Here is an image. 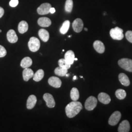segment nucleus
I'll return each instance as SVG.
<instances>
[{
  "instance_id": "nucleus-1",
  "label": "nucleus",
  "mask_w": 132,
  "mask_h": 132,
  "mask_svg": "<svg viewBox=\"0 0 132 132\" xmlns=\"http://www.w3.org/2000/svg\"><path fill=\"white\" fill-rule=\"evenodd\" d=\"M82 109V105L81 103L77 101H73L66 107V115L69 118H72L79 113Z\"/></svg>"
},
{
  "instance_id": "nucleus-2",
  "label": "nucleus",
  "mask_w": 132,
  "mask_h": 132,
  "mask_svg": "<svg viewBox=\"0 0 132 132\" xmlns=\"http://www.w3.org/2000/svg\"><path fill=\"white\" fill-rule=\"evenodd\" d=\"M28 48L32 52H36L40 47V42L38 38L32 37L30 38L28 43Z\"/></svg>"
},
{
  "instance_id": "nucleus-3",
  "label": "nucleus",
  "mask_w": 132,
  "mask_h": 132,
  "mask_svg": "<svg viewBox=\"0 0 132 132\" xmlns=\"http://www.w3.org/2000/svg\"><path fill=\"white\" fill-rule=\"evenodd\" d=\"M123 32L122 29L117 27L115 28H112L110 30V34L111 37L113 40H121L124 37Z\"/></svg>"
},
{
  "instance_id": "nucleus-4",
  "label": "nucleus",
  "mask_w": 132,
  "mask_h": 132,
  "mask_svg": "<svg viewBox=\"0 0 132 132\" xmlns=\"http://www.w3.org/2000/svg\"><path fill=\"white\" fill-rule=\"evenodd\" d=\"M118 65L126 71L132 72V60L128 58H122L119 60Z\"/></svg>"
},
{
  "instance_id": "nucleus-5",
  "label": "nucleus",
  "mask_w": 132,
  "mask_h": 132,
  "mask_svg": "<svg viewBox=\"0 0 132 132\" xmlns=\"http://www.w3.org/2000/svg\"><path fill=\"white\" fill-rule=\"evenodd\" d=\"M97 104V99L93 96H90L85 101V109L88 111H92L96 107Z\"/></svg>"
},
{
  "instance_id": "nucleus-6",
  "label": "nucleus",
  "mask_w": 132,
  "mask_h": 132,
  "mask_svg": "<svg viewBox=\"0 0 132 132\" xmlns=\"http://www.w3.org/2000/svg\"><path fill=\"white\" fill-rule=\"evenodd\" d=\"M121 114L119 111H116L112 114L109 119V124L111 126L116 125L120 120Z\"/></svg>"
},
{
  "instance_id": "nucleus-7",
  "label": "nucleus",
  "mask_w": 132,
  "mask_h": 132,
  "mask_svg": "<svg viewBox=\"0 0 132 132\" xmlns=\"http://www.w3.org/2000/svg\"><path fill=\"white\" fill-rule=\"evenodd\" d=\"M43 98L46 102L47 107L50 108H54L55 106V102L52 95L48 93H46L43 95Z\"/></svg>"
},
{
  "instance_id": "nucleus-8",
  "label": "nucleus",
  "mask_w": 132,
  "mask_h": 132,
  "mask_svg": "<svg viewBox=\"0 0 132 132\" xmlns=\"http://www.w3.org/2000/svg\"><path fill=\"white\" fill-rule=\"evenodd\" d=\"M52 5L49 3H44L40 5L37 10V13L39 15H46L48 14Z\"/></svg>"
},
{
  "instance_id": "nucleus-9",
  "label": "nucleus",
  "mask_w": 132,
  "mask_h": 132,
  "mask_svg": "<svg viewBox=\"0 0 132 132\" xmlns=\"http://www.w3.org/2000/svg\"><path fill=\"white\" fill-rule=\"evenodd\" d=\"M72 27L74 31L76 32L79 33L82 30L83 28V22L81 19L80 18H77L73 22L72 24Z\"/></svg>"
},
{
  "instance_id": "nucleus-10",
  "label": "nucleus",
  "mask_w": 132,
  "mask_h": 132,
  "mask_svg": "<svg viewBox=\"0 0 132 132\" xmlns=\"http://www.w3.org/2000/svg\"><path fill=\"white\" fill-rule=\"evenodd\" d=\"M48 83L49 85L55 88H59L61 87L62 85L61 80L56 76L51 77L48 79Z\"/></svg>"
},
{
  "instance_id": "nucleus-11",
  "label": "nucleus",
  "mask_w": 132,
  "mask_h": 132,
  "mask_svg": "<svg viewBox=\"0 0 132 132\" xmlns=\"http://www.w3.org/2000/svg\"><path fill=\"white\" fill-rule=\"evenodd\" d=\"M6 37L8 41L12 44L17 42L18 40V37L15 31L13 29H10L7 32L6 34Z\"/></svg>"
},
{
  "instance_id": "nucleus-12",
  "label": "nucleus",
  "mask_w": 132,
  "mask_h": 132,
  "mask_svg": "<svg viewBox=\"0 0 132 132\" xmlns=\"http://www.w3.org/2000/svg\"><path fill=\"white\" fill-rule=\"evenodd\" d=\"M75 55L73 51H68L67 52H66L65 56L64 59L66 63L70 65H71L73 64V62L75 61Z\"/></svg>"
},
{
  "instance_id": "nucleus-13",
  "label": "nucleus",
  "mask_w": 132,
  "mask_h": 132,
  "mask_svg": "<svg viewBox=\"0 0 132 132\" xmlns=\"http://www.w3.org/2000/svg\"><path fill=\"white\" fill-rule=\"evenodd\" d=\"M94 50L99 53H104L105 50V47L104 44L99 40H96L93 44Z\"/></svg>"
},
{
  "instance_id": "nucleus-14",
  "label": "nucleus",
  "mask_w": 132,
  "mask_h": 132,
  "mask_svg": "<svg viewBox=\"0 0 132 132\" xmlns=\"http://www.w3.org/2000/svg\"><path fill=\"white\" fill-rule=\"evenodd\" d=\"M130 129V125L129 121L127 120L122 121L119 124L118 127V132H128Z\"/></svg>"
},
{
  "instance_id": "nucleus-15",
  "label": "nucleus",
  "mask_w": 132,
  "mask_h": 132,
  "mask_svg": "<svg viewBox=\"0 0 132 132\" xmlns=\"http://www.w3.org/2000/svg\"><path fill=\"white\" fill-rule=\"evenodd\" d=\"M37 102V97L34 95H30L28 97L27 102V108L30 110L33 109Z\"/></svg>"
},
{
  "instance_id": "nucleus-16",
  "label": "nucleus",
  "mask_w": 132,
  "mask_h": 132,
  "mask_svg": "<svg viewBox=\"0 0 132 132\" xmlns=\"http://www.w3.org/2000/svg\"><path fill=\"white\" fill-rule=\"evenodd\" d=\"M38 24L41 27H48L52 24V21L47 17H41L39 18L37 21Z\"/></svg>"
},
{
  "instance_id": "nucleus-17",
  "label": "nucleus",
  "mask_w": 132,
  "mask_h": 132,
  "mask_svg": "<svg viewBox=\"0 0 132 132\" xmlns=\"http://www.w3.org/2000/svg\"><path fill=\"white\" fill-rule=\"evenodd\" d=\"M38 35L40 38L44 42H47L50 38V34L45 29H40L38 31Z\"/></svg>"
},
{
  "instance_id": "nucleus-18",
  "label": "nucleus",
  "mask_w": 132,
  "mask_h": 132,
  "mask_svg": "<svg viewBox=\"0 0 132 132\" xmlns=\"http://www.w3.org/2000/svg\"><path fill=\"white\" fill-rule=\"evenodd\" d=\"M99 101L104 104H108L111 102V98L108 94L105 93H101L98 95Z\"/></svg>"
},
{
  "instance_id": "nucleus-19",
  "label": "nucleus",
  "mask_w": 132,
  "mask_h": 132,
  "mask_svg": "<svg viewBox=\"0 0 132 132\" xmlns=\"http://www.w3.org/2000/svg\"><path fill=\"white\" fill-rule=\"evenodd\" d=\"M34 76L33 71L29 68H25L23 71V77L24 81H28Z\"/></svg>"
},
{
  "instance_id": "nucleus-20",
  "label": "nucleus",
  "mask_w": 132,
  "mask_h": 132,
  "mask_svg": "<svg viewBox=\"0 0 132 132\" xmlns=\"http://www.w3.org/2000/svg\"><path fill=\"white\" fill-rule=\"evenodd\" d=\"M118 78L121 84L123 86L127 87L130 84V80L126 74L124 73H120L118 76Z\"/></svg>"
},
{
  "instance_id": "nucleus-21",
  "label": "nucleus",
  "mask_w": 132,
  "mask_h": 132,
  "mask_svg": "<svg viewBox=\"0 0 132 132\" xmlns=\"http://www.w3.org/2000/svg\"><path fill=\"white\" fill-rule=\"evenodd\" d=\"M18 29L19 33L23 34L26 32L28 30V23L25 21H21L18 24Z\"/></svg>"
},
{
  "instance_id": "nucleus-22",
  "label": "nucleus",
  "mask_w": 132,
  "mask_h": 132,
  "mask_svg": "<svg viewBox=\"0 0 132 132\" xmlns=\"http://www.w3.org/2000/svg\"><path fill=\"white\" fill-rule=\"evenodd\" d=\"M32 60L29 57H26L23 58L21 62V67L23 68H28L32 65Z\"/></svg>"
},
{
  "instance_id": "nucleus-23",
  "label": "nucleus",
  "mask_w": 132,
  "mask_h": 132,
  "mask_svg": "<svg viewBox=\"0 0 132 132\" xmlns=\"http://www.w3.org/2000/svg\"><path fill=\"white\" fill-rule=\"evenodd\" d=\"M44 76V71L42 69H40L37 71L35 74H34L33 76V80L36 82H39L42 79Z\"/></svg>"
},
{
  "instance_id": "nucleus-24",
  "label": "nucleus",
  "mask_w": 132,
  "mask_h": 132,
  "mask_svg": "<svg viewBox=\"0 0 132 132\" xmlns=\"http://www.w3.org/2000/svg\"><path fill=\"white\" fill-rule=\"evenodd\" d=\"M70 96L72 101H77L79 98V93L78 89L76 88H72L71 90Z\"/></svg>"
},
{
  "instance_id": "nucleus-25",
  "label": "nucleus",
  "mask_w": 132,
  "mask_h": 132,
  "mask_svg": "<svg viewBox=\"0 0 132 132\" xmlns=\"http://www.w3.org/2000/svg\"><path fill=\"white\" fill-rule=\"evenodd\" d=\"M70 22L69 20L65 21L62 26L61 28L60 29V32L62 34H65L69 30V29L70 28Z\"/></svg>"
},
{
  "instance_id": "nucleus-26",
  "label": "nucleus",
  "mask_w": 132,
  "mask_h": 132,
  "mask_svg": "<svg viewBox=\"0 0 132 132\" xmlns=\"http://www.w3.org/2000/svg\"><path fill=\"white\" fill-rule=\"evenodd\" d=\"M68 70L59 67L56 68V69L54 70V73L56 76L63 77L66 76V74L68 72Z\"/></svg>"
},
{
  "instance_id": "nucleus-27",
  "label": "nucleus",
  "mask_w": 132,
  "mask_h": 132,
  "mask_svg": "<svg viewBox=\"0 0 132 132\" xmlns=\"http://www.w3.org/2000/svg\"><path fill=\"white\" fill-rule=\"evenodd\" d=\"M116 97L120 100L124 99L126 96V93L125 90L122 89H118L116 92Z\"/></svg>"
},
{
  "instance_id": "nucleus-28",
  "label": "nucleus",
  "mask_w": 132,
  "mask_h": 132,
  "mask_svg": "<svg viewBox=\"0 0 132 132\" xmlns=\"http://www.w3.org/2000/svg\"><path fill=\"white\" fill-rule=\"evenodd\" d=\"M73 1L72 0H66L65 6V10L67 12L71 13L73 8Z\"/></svg>"
},
{
  "instance_id": "nucleus-29",
  "label": "nucleus",
  "mask_w": 132,
  "mask_h": 132,
  "mask_svg": "<svg viewBox=\"0 0 132 132\" xmlns=\"http://www.w3.org/2000/svg\"><path fill=\"white\" fill-rule=\"evenodd\" d=\"M58 65L61 68L65 69L67 70H69L71 68V65H68L66 63L65 59H60L58 61Z\"/></svg>"
},
{
  "instance_id": "nucleus-30",
  "label": "nucleus",
  "mask_w": 132,
  "mask_h": 132,
  "mask_svg": "<svg viewBox=\"0 0 132 132\" xmlns=\"http://www.w3.org/2000/svg\"><path fill=\"white\" fill-rule=\"evenodd\" d=\"M125 37L129 42L132 43V31H127L125 33Z\"/></svg>"
},
{
  "instance_id": "nucleus-31",
  "label": "nucleus",
  "mask_w": 132,
  "mask_h": 132,
  "mask_svg": "<svg viewBox=\"0 0 132 132\" xmlns=\"http://www.w3.org/2000/svg\"><path fill=\"white\" fill-rule=\"evenodd\" d=\"M6 51L3 46L0 45V58L4 57L6 55Z\"/></svg>"
},
{
  "instance_id": "nucleus-32",
  "label": "nucleus",
  "mask_w": 132,
  "mask_h": 132,
  "mask_svg": "<svg viewBox=\"0 0 132 132\" xmlns=\"http://www.w3.org/2000/svg\"><path fill=\"white\" fill-rule=\"evenodd\" d=\"M19 4V1L18 0H11L10 1V6L12 7H15L16 6H17Z\"/></svg>"
},
{
  "instance_id": "nucleus-33",
  "label": "nucleus",
  "mask_w": 132,
  "mask_h": 132,
  "mask_svg": "<svg viewBox=\"0 0 132 132\" xmlns=\"http://www.w3.org/2000/svg\"><path fill=\"white\" fill-rule=\"evenodd\" d=\"M4 13H5V11L4 9L2 8V7H0V18H1L3 17Z\"/></svg>"
},
{
  "instance_id": "nucleus-34",
  "label": "nucleus",
  "mask_w": 132,
  "mask_h": 132,
  "mask_svg": "<svg viewBox=\"0 0 132 132\" xmlns=\"http://www.w3.org/2000/svg\"><path fill=\"white\" fill-rule=\"evenodd\" d=\"M55 9L52 7L51 8V9H50V12L51 13H52V14H53V13H55Z\"/></svg>"
},
{
  "instance_id": "nucleus-35",
  "label": "nucleus",
  "mask_w": 132,
  "mask_h": 132,
  "mask_svg": "<svg viewBox=\"0 0 132 132\" xmlns=\"http://www.w3.org/2000/svg\"><path fill=\"white\" fill-rule=\"evenodd\" d=\"M77 79V77H76V76H74V77H73V80H76Z\"/></svg>"
},
{
  "instance_id": "nucleus-36",
  "label": "nucleus",
  "mask_w": 132,
  "mask_h": 132,
  "mask_svg": "<svg viewBox=\"0 0 132 132\" xmlns=\"http://www.w3.org/2000/svg\"><path fill=\"white\" fill-rule=\"evenodd\" d=\"M84 30H85V31H88V28H84Z\"/></svg>"
},
{
  "instance_id": "nucleus-37",
  "label": "nucleus",
  "mask_w": 132,
  "mask_h": 132,
  "mask_svg": "<svg viewBox=\"0 0 132 132\" xmlns=\"http://www.w3.org/2000/svg\"><path fill=\"white\" fill-rule=\"evenodd\" d=\"M69 75H70L69 74H67H67H66V76H67V77H68V76H69Z\"/></svg>"
},
{
  "instance_id": "nucleus-38",
  "label": "nucleus",
  "mask_w": 132,
  "mask_h": 132,
  "mask_svg": "<svg viewBox=\"0 0 132 132\" xmlns=\"http://www.w3.org/2000/svg\"><path fill=\"white\" fill-rule=\"evenodd\" d=\"M78 59H77V58H75V60H76V61H77Z\"/></svg>"
},
{
  "instance_id": "nucleus-39",
  "label": "nucleus",
  "mask_w": 132,
  "mask_h": 132,
  "mask_svg": "<svg viewBox=\"0 0 132 132\" xmlns=\"http://www.w3.org/2000/svg\"><path fill=\"white\" fill-rule=\"evenodd\" d=\"M68 37H71V35H70V36H68Z\"/></svg>"
},
{
  "instance_id": "nucleus-40",
  "label": "nucleus",
  "mask_w": 132,
  "mask_h": 132,
  "mask_svg": "<svg viewBox=\"0 0 132 132\" xmlns=\"http://www.w3.org/2000/svg\"><path fill=\"white\" fill-rule=\"evenodd\" d=\"M2 32V30L0 29V32Z\"/></svg>"
}]
</instances>
